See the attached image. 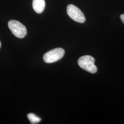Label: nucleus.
Here are the masks:
<instances>
[{"instance_id":"f03ea898","label":"nucleus","mask_w":124,"mask_h":124,"mask_svg":"<svg viewBox=\"0 0 124 124\" xmlns=\"http://www.w3.org/2000/svg\"><path fill=\"white\" fill-rule=\"evenodd\" d=\"M8 26L13 35L18 38H23L26 35V27L19 21L11 20L8 22Z\"/></svg>"},{"instance_id":"0eeeda50","label":"nucleus","mask_w":124,"mask_h":124,"mask_svg":"<svg viewBox=\"0 0 124 124\" xmlns=\"http://www.w3.org/2000/svg\"><path fill=\"white\" fill-rule=\"evenodd\" d=\"M120 19H121V21H122V22L123 23H124V14H121V15H120Z\"/></svg>"},{"instance_id":"20e7f679","label":"nucleus","mask_w":124,"mask_h":124,"mask_svg":"<svg viewBox=\"0 0 124 124\" xmlns=\"http://www.w3.org/2000/svg\"><path fill=\"white\" fill-rule=\"evenodd\" d=\"M67 12L69 17L77 22L84 23L85 21L84 13L78 8L74 5L70 4L68 6Z\"/></svg>"},{"instance_id":"7ed1b4c3","label":"nucleus","mask_w":124,"mask_h":124,"mask_svg":"<svg viewBox=\"0 0 124 124\" xmlns=\"http://www.w3.org/2000/svg\"><path fill=\"white\" fill-rule=\"evenodd\" d=\"M64 50L61 48H57L46 53L43 56V60L46 63H50L57 62L64 56Z\"/></svg>"},{"instance_id":"423d86ee","label":"nucleus","mask_w":124,"mask_h":124,"mask_svg":"<svg viewBox=\"0 0 124 124\" xmlns=\"http://www.w3.org/2000/svg\"><path fill=\"white\" fill-rule=\"evenodd\" d=\"M27 117L29 120L30 121V122H31V124H35L38 123L41 120V119L40 118L32 113H30L28 114Z\"/></svg>"},{"instance_id":"39448f33","label":"nucleus","mask_w":124,"mask_h":124,"mask_svg":"<svg viewBox=\"0 0 124 124\" xmlns=\"http://www.w3.org/2000/svg\"><path fill=\"white\" fill-rule=\"evenodd\" d=\"M45 0H33V8L36 13H42L45 8Z\"/></svg>"},{"instance_id":"f257e3e1","label":"nucleus","mask_w":124,"mask_h":124,"mask_svg":"<svg viewBox=\"0 0 124 124\" xmlns=\"http://www.w3.org/2000/svg\"><path fill=\"white\" fill-rule=\"evenodd\" d=\"M95 59L92 56L86 55L82 56L78 59V63L81 68L91 73H95L97 68L94 64Z\"/></svg>"},{"instance_id":"6e6552de","label":"nucleus","mask_w":124,"mask_h":124,"mask_svg":"<svg viewBox=\"0 0 124 124\" xmlns=\"http://www.w3.org/2000/svg\"><path fill=\"white\" fill-rule=\"evenodd\" d=\"M0 47H1V43H0Z\"/></svg>"}]
</instances>
